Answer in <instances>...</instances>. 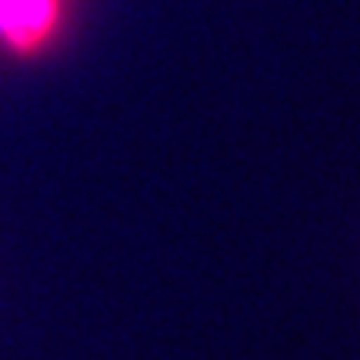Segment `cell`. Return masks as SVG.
<instances>
[{"instance_id":"1","label":"cell","mask_w":360,"mask_h":360,"mask_svg":"<svg viewBox=\"0 0 360 360\" xmlns=\"http://www.w3.org/2000/svg\"><path fill=\"white\" fill-rule=\"evenodd\" d=\"M60 0H0V40L13 51H30L44 44L57 24Z\"/></svg>"}]
</instances>
